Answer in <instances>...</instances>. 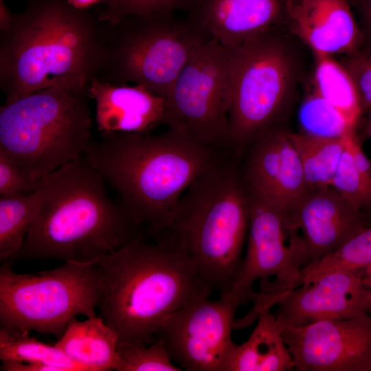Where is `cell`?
<instances>
[{
  "mask_svg": "<svg viewBox=\"0 0 371 371\" xmlns=\"http://www.w3.org/2000/svg\"><path fill=\"white\" fill-rule=\"evenodd\" d=\"M248 339L236 344L226 371H287L294 368L291 353L271 310L260 313Z\"/></svg>",
  "mask_w": 371,
  "mask_h": 371,
  "instance_id": "cell-21",
  "label": "cell"
},
{
  "mask_svg": "<svg viewBox=\"0 0 371 371\" xmlns=\"http://www.w3.org/2000/svg\"><path fill=\"white\" fill-rule=\"evenodd\" d=\"M273 314L280 328L371 315V294L359 273L330 271L291 291Z\"/></svg>",
  "mask_w": 371,
  "mask_h": 371,
  "instance_id": "cell-14",
  "label": "cell"
},
{
  "mask_svg": "<svg viewBox=\"0 0 371 371\" xmlns=\"http://www.w3.org/2000/svg\"><path fill=\"white\" fill-rule=\"evenodd\" d=\"M95 262L69 261L34 273H18L12 269L13 262H3L0 267L1 325L60 337L73 318L95 316Z\"/></svg>",
  "mask_w": 371,
  "mask_h": 371,
  "instance_id": "cell-10",
  "label": "cell"
},
{
  "mask_svg": "<svg viewBox=\"0 0 371 371\" xmlns=\"http://www.w3.org/2000/svg\"><path fill=\"white\" fill-rule=\"evenodd\" d=\"M363 36L361 49L371 50V0H347Z\"/></svg>",
  "mask_w": 371,
  "mask_h": 371,
  "instance_id": "cell-33",
  "label": "cell"
},
{
  "mask_svg": "<svg viewBox=\"0 0 371 371\" xmlns=\"http://www.w3.org/2000/svg\"><path fill=\"white\" fill-rule=\"evenodd\" d=\"M87 87L60 83L0 108V151L38 181L84 157L93 143Z\"/></svg>",
  "mask_w": 371,
  "mask_h": 371,
  "instance_id": "cell-6",
  "label": "cell"
},
{
  "mask_svg": "<svg viewBox=\"0 0 371 371\" xmlns=\"http://www.w3.org/2000/svg\"><path fill=\"white\" fill-rule=\"evenodd\" d=\"M350 135L346 137V148L330 186L354 211L363 214L364 210H371V186L364 180L355 165L348 144Z\"/></svg>",
  "mask_w": 371,
  "mask_h": 371,
  "instance_id": "cell-29",
  "label": "cell"
},
{
  "mask_svg": "<svg viewBox=\"0 0 371 371\" xmlns=\"http://www.w3.org/2000/svg\"><path fill=\"white\" fill-rule=\"evenodd\" d=\"M106 185L84 157L41 179L34 217L14 260L93 262L142 237Z\"/></svg>",
  "mask_w": 371,
  "mask_h": 371,
  "instance_id": "cell-4",
  "label": "cell"
},
{
  "mask_svg": "<svg viewBox=\"0 0 371 371\" xmlns=\"http://www.w3.org/2000/svg\"><path fill=\"white\" fill-rule=\"evenodd\" d=\"M287 0H197L186 14L210 38L235 48L284 26Z\"/></svg>",
  "mask_w": 371,
  "mask_h": 371,
  "instance_id": "cell-18",
  "label": "cell"
},
{
  "mask_svg": "<svg viewBox=\"0 0 371 371\" xmlns=\"http://www.w3.org/2000/svg\"><path fill=\"white\" fill-rule=\"evenodd\" d=\"M119 337L99 315L73 318L55 345L84 371L115 370Z\"/></svg>",
  "mask_w": 371,
  "mask_h": 371,
  "instance_id": "cell-20",
  "label": "cell"
},
{
  "mask_svg": "<svg viewBox=\"0 0 371 371\" xmlns=\"http://www.w3.org/2000/svg\"><path fill=\"white\" fill-rule=\"evenodd\" d=\"M342 65L348 71L357 87L362 111L371 115V50L361 49L346 56Z\"/></svg>",
  "mask_w": 371,
  "mask_h": 371,
  "instance_id": "cell-31",
  "label": "cell"
},
{
  "mask_svg": "<svg viewBox=\"0 0 371 371\" xmlns=\"http://www.w3.org/2000/svg\"><path fill=\"white\" fill-rule=\"evenodd\" d=\"M235 48L210 39L190 56L168 97V127L179 128L197 142L227 146Z\"/></svg>",
  "mask_w": 371,
  "mask_h": 371,
  "instance_id": "cell-11",
  "label": "cell"
},
{
  "mask_svg": "<svg viewBox=\"0 0 371 371\" xmlns=\"http://www.w3.org/2000/svg\"><path fill=\"white\" fill-rule=\"evenodd\" d=\"M290 135L300 155L306 189L330 186L348 135L335 139L313 137L302 132Z\"/></svg>",
  "mask_w": 371,
  "mask_h": 371,
  "instance_id": "cell-23",
  "label": "cell"
},
{
  "mask_svg": "<svg viewBox=\"0 0 371 371\" xmlns=\"http://www.w3.org/2000/svg\"><path fill=\"white\" fill-rule=\"evenodd\" d=\"M69 3L78 9H87L88 8L104 0H68Z\"/></svg>",
  "mask_w": 371,
  "mask_h": 371,
  "instance_id": "cell-36",
  "label": "cell"
},
{
  "mask_svg": "<svg viewBox=\"0 0 371 371\" xmlns=\"http://www.w3.org/2000/svg\"><path fill=\"white\" fill-rule=\"evenodd\" d=\"M240 305L230 297L196 298L167 317L161 339L172 361L182 370L226 371L236 344L232 339Z\"/></svg>",
  "mask_w": 371,
  "mask_h": 371,
  "instance_id": "cell-12",
  "label": "cell"
},
{
  "mask_svg": "<svg viewBox=\"0 0 371 371\" xmlns=\"http://www.w3.org/2000/svg\"><path fill=\"white\" fill-rule=\"evenodd\" d=\"M5 102L60 83L88 87L107 50V24L68 0H34L0 32Z\"/></svg>",
  "mask_w": 371,
  "mask_h": 371,
  "instance_id": "cell-2",
  "label": "cell"
},
{
  "mask_svg": "<svg viewBox=\"0 0 371 371\" xmlns=\"http://www.w3.org/2000/svg\"><path fill=\"white\" fill-rule=\"evenodd\" d=\"M222 155L186 131L100 132L84 156L117 193L133 221L155 240L168 229L188 186Z\"/></svg>",
  "mask_w": 371,
  "mask_h": 371,
  "instance_id": "cell-1",
  "label": "cell"
},
{
  "mask_svg": "<svg viewBox=\"0 0 371 371\" xmlns=\"http://www.w3.org/2000/svg\"><path fill=\"white\" fill-rule=\"evenodd\" d=\"M117 371H181L171 359L164 341L150 344L118 343Z\"/></svg>",
  "mask_w": 371,
  "mask_h": 371,
  "instance_id": "cell-28",
  "label": "cell"
},
{
  "mask_svg": "<svg viewBox=\"0 0 371 371\" xmlns=\"http://www.w3.org/2000/svg\"><path fill=\"white\" fill-rule=\"evenodd\" d=\"M371 294V265L358 271Z\"/></svg>",
  "mask_w": 371,
  "mask_h": 371,
  "instance_id": "cell-37",
  "label": "cell"
},
{
  "mask_svg": "<svg viewBox=\"0 0 371 371\" xmlns=\"http://www.w3.org/2000/svg\"><path fill=\"white\" fill-rule=\"evenodd\" d=\"M30 332L10 326L0 328V359L38 363L54 367L58 371H84L55 344L43 343L29 335Z\"/></svg>",
  "mask_w": 371,
  "mask_h": 371,
  "instance_id": "cell-24",
  "label": "cell"
},
{
  "mask_svg": "<svg viewBox=\"0 0 371 371\" xmlns=\"http://www.w3.org/2000/svg\"><path fill=\"white\" fill-rule=\"evenodd\" d=\"M242 173L246 186L289 213L306 190L290 133L274 128L250 146Z\"/></svg>",
  "mask_w": 371,
  "mask_h": 371,
  "instance_id": "cell-15",
  "label": "cell"
},
{
  "mask_svg": "<svg viewBox=\"0 0 371 371\" xmlns=\"http://www.w3.org/2000/svg\"><path fill=\"white\" fill-rule=\"evenodd\" d=\"M36 191L30 194L0 196V261H12L21 251L32 223Z\"/></svg>",
  "mask_w": 371,
  "mask_h": 371,
  "instance_id": "cell-25",
  "label": "cell"
},
{
  "mask_svg": "<svg viewBox=\"0 0 371 371\" xmlns=\"http://www.w3.org/2000/svg\"><path fill=\"white\" fill-rule=\"evenodd\" d=\"M370 133H371V122H370Z\"/></svg>",
  "mask_w": 371,
  "mask_h": 371,
  "instance_id": "cell-38",
  "label": "cell"
},
{
  "mask_svg": "<svg viewBox=\"0 0 371 371\" xmlns=\"http://www.w3.org/2000/svg\"><path fill=\"white\" fill-rule=\"evenodd\" d=\"M284 25L314 55L350 56L363 43L347 0H287Z\"/></svg>",
  "mask_w": 371,
  "mask_h": 371,
  "instance_id": "cell-17",
  "label": "cell"
},
{
  "mask_svg": "<svg viewBox=\"0 0 371 371\" xmlns=\"http://www.w3.org/2000/svg\"><path fill=\"white\" fill-rule=\"evenodd\" d=\"M87 91L95 103V120L100 132L149 133L159 124H168L166 99L143 86L94 78Z\"/></svg>",
  "mask_w": 371,
  "mask_h": 371,
  "instance_id": "cell-19",
  "label": "cell"
},
{
  "mask_svg": "<svg viewBox=\"0 0 371 371\" xmlns=\"http://www.w3.org/2000/svg\"><path fill=\"white\" fill-rule=\"evenodd\" d=\"M1 362L0 370L2 371H58L54 367L43 364L16 361Z\"/></svg>",
  "mask_w": 371,
  "mask_h": 371,
  "instance_id": "cell-34",
  "label": "cell"
},
{
  "mask_svg": "<svg viewBox=\"0 0 371 371\" xmlns=\"http://www.w3.org/2000/svg\"><path fill=\"white\" fill-rule=\"evenodd\" d=\"M107 29L106 56L97 78L141 85L164 98L190 56L210 39L187 14L172 11L128 16Z\"/></svg>",
  "mask_w": 371,
  "mask_h": 371,
  "instance_id": "cell-7",
  "label": "cell"
},
{
  "mask_svg": "<svg viewBox=\"0 0 371 371\" xmlns=\"http://www.w3.org/2000/svg\"><path fill=\"white\" fill-rule=\"evenodd\" d=\"M197 0H106L98 14L99 19L113 24L131 15H144L159 11L188 12Z\"/></svg>",
  "mask_w": 371,
  "mask_h": 371,
  "instance_id": "cell-30",
  "label": "cell"
},
{
  "mask_svg": "<svg viewBox=\"0 0 371 371\" xmlns=\"http://www.w3.org/2000/svg\"><path fill=\"white\" fill-rule=\"evenodd\" d=\"M313 91L304 98L298 111L300 132L313 137L335 139L354 133L357 124Z\"/></svg>",
  "mask_w": 371,
  "mask_h": 371,
  "instance_id": "cell-27",
  "label": "cell"
},
{
  "mask_svg": "<svg viewBox=\"0 0 371 371\" xmlns=\"http://www.w3.org/2000/svg\"><path fill=\"white\" fill-rule=\"evenodd\" d=\"M14 18L5 4L4 0H0V32L8 29L12 24Z\"/></svg>",
  "mask_w": 371,
  "mask_h": 371,
  "instance_id": "cell-35",
  "label": "cell"
},
{
  "mask_svg": "<svg viewBox=\"0 0 371 371\" xmlns=\"http://www.w3.org/2000/svg\"><path fill=\"white\" fill-rule=\"evenodd\" d=\"M27 1H28V2H31V1H33L34 0H27Z\"/></svg>",
  "mask_w": 371,
  "mask_h": 371,
  "instance_id": "cell-39",
  "label": "cell"
},
{
  "mask_svg": "<svg viewBox=\"0 0 371 371\" xmlns=\"http://www.w3.org/2000/svg\"><path fill=\"white\" fill-rule=\"evenodd\" d=\"M314 90L357 124L362 113L359 95L353 78L333 56L314 55Z\"/></svg>",
  "mask_w": 371,
  "mask_h": 371,
  "instance_id": "cell-22",
  "label": "cell"
},
{
  "mask_svg": "<svg viewBox=\"0 0 371 371\" xmlns=\"http://www.w3.org/2000/svg\"><path fill=\"white\" fill-rule=\"evenodd\" d=\"M249 211L242 173L221 156L183 192L160 238L185 252L211 293L226 297L243 262Z\"/></svg>",
  "mask_w": 371,
  "mask_h": 371,
  "instance_id": "cell-5",
  "label": "cell"
},
{
  "mask_svg": "<svg viewBox=\"0 0 371 371\" xmlns=\"http://www.w3.org/2000/svg\"><path fill=\"white\" fill-rule=\"evenodd\" d=\"M247 189L249 210L247 250L227 296L240 306L252 301L253 309L260 312L271 310L301 285L308 254L289 214Z\"/></svg>",
  "mask_w": 371,
  "mask_h": 371,
  "instance_id": "cell-9",
  "label": "cell"
},
{
  "mask_svg": "<svg viewBox=\"0 0 371 371\" xmlns=\"http://www.w3.org/2000/svg\"><path fill=\"white\" fill-rule=\"evenodd\" d=\"M308 254V265L335 251L367 225L331 187L306 189L289 212Z\"/></svg>",
  "mask_w": 371,
  "mask_h": 371,
  "instance_id": "cell-16",
  "label": "cell"
},
{
  "mask_svg": "<svg viewBox=\"0 0 371 371\" xmlns=\"http://www.w3.org/2000/svg\"><path fill=\"white\" fill-rule=\"evenodd\" d=\"M297 371H371V315L280 328Z\"/></svg>",
  "mask_w": 371,
  "mask_h": 371,
  "instance_id": "cell-13",
  "label": "cell"
},
{
  "mask_svg": "<svg viewBox=\"0 0 371 371\" xmlns=\"http://www.w3.org/2000/svg\"><path fill=\"white\" fill-rule=\"evenodd\" d=\"M370 116V122H371V115Z\"/></svg>",
  "mask_w": 371,
  "mask_h": 371,
  "instance_id": "cell-40",
  "label": "cell"
},
{
  "mask_svg": "<svg viewBox=\"0 0 371 371\" xmlns=\"http://www.w3.org/2000/svg\"><path fill=\"white\" fill-rule=\"evenodd\" d=\"M94 266L96 307L119 343H153L167 317L212 293L191 260L166 237L154 242L135 238Z\"/></svg>",
  "mask_w": 371,
  "mask_h": 371,
  "instance_id": "cell-3",
  "label": "cell"
},
{
  "mask_svg": "<svg viewBox=\"0 0 371 371\" xmlns=\"http://www.w3.org/2000/svg\"><path fill=\"white\" fill-rule=\"evenodd\" d=\"M41 179H29L21 169L0 151V196L30 194L36 191Z\"/></svg>",
  "mask_w": 371,
  "mask_h": 371,
  "instance_id": "cell-32",
  "label": "cell"
},
{
  "mask_svg": "<svg viewBox=\"0 0 371 371\" xmlns=\"http://www.w3.org/2000/svg\"><path fill=\"white\" fill-rule=\"evenodd\" d=\"M276 29L235 47L227 146L239 152L278 126L298 79L295 54Z\"/></svg>",
  "mask_w": 371,
  "mask_h": 371,
  "instance_id": "cell-8",
  "label": "cell"
},
{
  "mask_svg": "<svg viewBox=\"0 0 371 371\" xmlns=\"http://www.w3.org/2000/svg\"><path fill=\"white\" fill-rule=\"evenodd\" d=\"M371 265V225H368L330 254L302 269V284L334 271L358 272Z\"/></svg>",
  "mask_w": 371,
  "mask_h": 371,
  "instance_id": "cell-26",
  "label": "cell"
}]
</instances>
